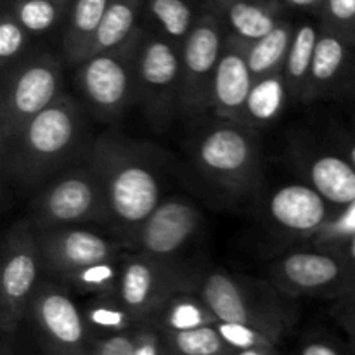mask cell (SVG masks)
I'll return each mask as SVG.
<instances>
[{
  "instance_id": "obj_1",
  "label": "cell",
  "mask_w": 355,
  "mask_h": 355,
  "mask_svg": "<svg viewBox=\"0 0 355 355\" xmlns=\"http://www.w3.org/2000/svg\"><path fill=\"white\" fill-rule=\"evenodd\" d=\"M89 123L78 101L62 94L0 149L3 175L23 187L40 186L89 151Z\"/></svg>"
},
{
  "instance_id": "obj_2",
  "label": "cell",
  "mask_w": 355,
  "mask_h": 355,
  "mask_svg": "<svg viewBox=\"0 0 355 355\" xmlns=\"http://www.w3.org/2000/svg\"><path fill=\"white\" fill-rule=\"evenodd\" d=\"M85 159L103 187L107 225L130 243L146 218L162 203L156 168L146 153L116 135L94 139Z\"/></svg>"
},
{
  "instance_id": "obj_3",
  "label": "cell",
  "mask_w": 355,
  "mask_h": 355,
  "mask_svg": "<svg viewBox=\"0 0 355 355\" xmlns=\"http://www.w3.org/2000/svg\"><path fill=\"white\" fill-rule=\"evenodd\" d=\"M62 94V66L54 55H30L7 69L0 96V149Z\"/></svg>"
},
{
  "instance_id": "obj_4",
  "label": "cell",
  "mask_w": 355,
  "mask_h": 355,
  "mask_svg": "<svg viewBox=\"0 0 355 355\" xmlns=\"http://www.w3.org/2000/svg\"><path fill=\"white\" fill-rule=\"evenodd\" d=\"M141 31L123 45L87 58L76 66V87L101 120L120 118L137 101V51Z\"/></svg>"
},
{
  "instance_id": "obj_5",
  "label": "cell",
  "mask_w": 355,
  "mask_h": 355,
  "mask_svg": "<svg viewBox=\"0 0 355 355\" xmlns=\"http://www.w3.org/2000/svg\"><path fill=\"white\" fill-rule=\"evenodd\" d=\"M31 224L37 231L75 227L89 222L107 224L103 187L90 163L54 177L31 203Z\"/></svg>"
},
{
  "instance_id": "obj_6",
  "label": "cell",
  "mask_w": 355,
  "mask_h": 355,
  "mask_svg": "<svg viewBox=\"0 0 355 355\" xmlns=\"http://www.w3.org/2000/svg\"><path fill=\"white\" fill-rule=\"evenodd\" d=\"M44 270L37 231L30 218L9 229L3 241L0 270V331L2 338H14L21 321L31 307L42 284Z\"/></svg>"
},
{
  "instance_id": "obj_7",
  "label": "cell",
  "mask_w": 355,
  "mask_h": 355,
  "mask_svg": "<svg viewBox=\"0 0 355 355\" xmlns=\"http://www.w3.org/2000/svg\"><path fill=\"white\" fill-rule=\"evenodd\" d=\"M194 158L208 179L234 194L248 193L259 184V148L245 125L222 120L208 127L198 137Z\"/></svg>"
},
{
  "instance_id": "obj_8",
  "label": "cell",
  "mask_w": 355,
  "mask_h": 355,
  "mask_svg": "<svg viewBox=\"0 0 355 355\" xmlns=\"http://www.w3.org/2000/svg\"><path fill=\"white\" fill-rule=\"evenodd\" d=\"M180 51L166 38H141L137 51V101L149 123L165 128L179 111Z\"/></svg>"
},
{
  "instance_id": "obj_9",
  "label": "cell",
  "mask_w": 355,
  "mask_h": 355,
  "mask_svg": "<svg viewBox=\"0 0 355 355\" xmlns=\"http://www.w3.org/2000/svg\"><path fill=\"white\" fill-rule=\"evenodd\" d=\"M189 277L173 262H163L137 252L120 255L116 297L139 322L153 321L173 295L189 291Z\"/></svg>"
},
{
  "instance_id": "obj_10",
  "label": "cell",
  "mask_w": 355,
  "mask_h": 355,
  "mask_svg": "<svg viewBox=\"0 0 355 355\" xmlns=\"http://www.w3.org/2000/svg\"><path fill=\"white\" fill-rule=\"evenodd\" d=\"M35 329L47 355H89L96 342L87 326L83 309L64 288L42 281L31 302Z\"/></svg>"
},
{
  "instance_id": "obj_11",
  "label": "cell",
  "mask_w": 355,
  "mask_h": 355,
  "mask_svg": "<svg viewBox=\"0 0 355 355\" xmlns=\"http://www.w3.org/2000/svg\"><path fill=\"white\" fill-rule=\"evenodd\" d=\"M272 279L288 295L355 293V269L331 248L286 253L274 263Z\"/></svg>"
},
{
  "instance_id": "obj_12",
  "label": "cell",
  "mask_w": 355,
  "mask_h": 355,
  "mask_svg": "<svg viewBox=\"0 0 355 355\" xmlns=\"http://www.w3.org/2000/svg\"><path fill=\"white\" fill-rule=\"evenodd\" d=\"M224 47L225 40H222L217 19L201 17L180 49L182 76L179 111L184 114L196 116L211 110V89Z\"/></svg>"
},
{
  "instance_id": "obj_13",
  "label": "cell",
  "mask_w": 355,
  "mask_h": 355,
  "mask_svg": "<svg viewBox=\"0 0 355 355\" xmlns=\"http://www.w3.org/2000/svg\"><path fill=\"white\" fill-rule=\"evenodd\" d=\"M196 293L217 318V322L253 326L279 343L284 333L283 315L270 305L260 304L238 277L225 270L208 272L198 284Z\"/></svg>"
},
{
  "instance_id": "obj_14",
  "label": "cell",
  "mask_w": 355,
  "mask_h": 355,
  "mask_svg": "<svg viewBox=\"0 0 355 355\" xmlns=\"http://www.w3.org/2000/svg\"><path fill=\"white\" fill-rule=\"evenodd\" d=\"M37 241L44 270L61 281L87 266L118 259L121 248V243L80 225L37 231Z\"/></svg>"
},
{
  "instance_id": "obj_15",
  "label": "cell",
  "mask_w": 355,
  "mask_h": 355,
  "mask_svg": "<svg viewBox=\"0 0 355 355\" xmlns=\"http://www.w3.org/2000/svg\"><path fill=\"white\" fill-rule=\"evenodd\" d=\"M201 220L196 205L184 198H166L146 218L128 245L146 257L172 262L173 257L196 236Z\"/></svg>"
},
{
  "instance_id": "obj_16",
  "label": "cell",
  "mask_w": 355,
  "mask_h": 355,
  "mask_svg": "<svg viewBox=\"0 0 355 355\" xmlns=\"http://www.w3.org/2000/svg\"><path fill=\"white\" fill-rule=\"evenodd\" d=\"M335 214L336 208L307 182L277 187L267 201L270 222L291 238L312 239Z\"/></svg>"
},
{
  "instance_id": "obj_17",
  "label": "cell",
  "mask_w": 355,
  "mask_h": 355,
  "mask_svg": "<svg viewBox=\"0 0 355 355\" xmlns=\"http://www.w3.org/2000/svg\"><path fill=\"white\" fill-rule=\"evenodd\" d=\"M255 78L248 66L245 42L238 37L225 40L211 89V110L220 120L243 125L246 101Z\"/></svg>"
},
{
  "instance_id": "obj_18",
  "label": "cell",
  "mask_w": 355,
  "mask_h": 355,
  "mask_svg": "<svg viewBox=\"0 0 355 355\" xmlns=\"http://www.w3.org/2000/svg\"><path fill=\"white\" fill-rule=\"evenodd\" d=\"M354 59V45L322 28L302 103H314L331 94H343Z\"/></svg>"
},
{
  "instance_id": "obj_19",
  "label": "cell",
  "mask_w": 355,
  "mask_h": 355,
  "mask_svg": "<svg viewBox=\"0 0 355 355\" xmlns=\"http://www.w3.org/2000/svg\"><path fill=\"white\" fill-rule=\"evenodd\" d=\"M307 184L333 208L342 210L355 203V168L343 155L319 153L304 162Z\"/></svg>"
},
{
  "instance_id": "obj_20",
  "label": "cell",
  "mask_w": 355,
  "mask_h": 355,
  "mask_svg": "<svg viewBox=\"0 0 355 355\" xmlns=\"http://www.w3.org/2000/svg\"><path fill=\"white\" fill-rule=\"evenodd\" d=\"M107 6L110 0H76L62 40V55L69 66L76 68L87 58Z\"/></svg>"
},
{
  "instance_id": "obj_21",
  "label": "cell",
  "mask_w": 355,
  "mask_h": 355,
  "mask_svg": "<svg viewBox=\"0 0 355 355\" xmlns=\"http://www.w3.org/2000/svg\"><path fill=\"white\" fill-rule=\"evenodd\" d=\"M288 101L290 94L283 73L255 80L243 113V125L250 130L269 127L283 114Z\"/></svg>"
},
{
  "instance_id": "obj_22",
  "label": "cell",
  "mask_w": 355,
  "mask_h": 355,
  "mask_svg": "<svg viewBox=\"0 0 355 355\" xmlns=\"http://www.w3.org/2000/svg\"><path fill=\"white\" fill-rule=\"evenodd\" d=\"M153 321L159 326L165 335L193 331V329L217 324V318L205 305L200 295H193L189 291H180L173 295Z\"/></svg>"
},
{
  "instance_id": "obj_23",
  "label": "cell",
  "mask_w": 355,
  "mask_h": 355,
  "mask_svg": "<svg viewBox=\"0 0 355 355\" xmlns=\"http://www.w3.org/2000/svg\"><path fill=\"white\" fill-rule=\"evenodd\" d=\"M141 6L142 0H110L106 16L97 30L87 58L116 49L130 40L139 31L135 23H137Z\"/></svg>"
},
{
  "instance_id": "obj_24",
  "label": "cell",
  "mask_w": 355,
  "mask_h": 355,
  "mask_svg": "<svg viewBox=\"0 0 355 355\" xmlns=\"http://www.w3.org/2000/svg\"><path fill=\"white\" fill-rule=\"evenodd\" d=\"M295 30L288 23H279L276 30L255 42H245L246 59L255 80L283 73Z\"/></svg>"
},
{
  "instance_id": "obj_25",
  "label": "cell",
  "mask_w": 355,
  "mask_h": 355,
  "mask_svg": "<svg viewBox=\"0 0 355 355\" xmlns=\"http://www.w3.org/2000/svg\"><path fill=\"white\" fill-rule=\"evenodd\" d=\"M319 37H321V31H318V28L312 24H302L298 30H295L293 42H291L286 64L283 69L290 101L293 103H302Z\"/></svg>"
},
{
  "instance_id": "obj_26",
  "label": "cell",
  "mask_w": 355,
  "mask_h": 355,
  "mask_svg": "<svg viewBox=\"0 0 355 355\" xmlns=\"http://www.w3.org/2000/svg\"><path fill=\"white\" fill-rule=\"evenodd\" d=\"M87 326L92 333L94 340L106 338V336L128 333L137 326V319L127 311L123 304L113 297H94L83 307Z\"/></svg>"
},
{
  "instance_id": "obj_27",
  "label": "cell",
  "mask_w": 355,
  "mask_h": 355,
  "mask_svg": "<svg viewBox=\"0 0 355 355\" xmlns=\"http://www.w3.org/2000/svg\"><path fill=\"white\" fill-rule=\"evenodd\" d=\"M227 19L234 37L245 42L260 40L279 26V21L267 7L245 0H229Z\"/></svg>"
},
{
  "instance_id": "obj_28",
  "label": "cell",
  "mask_w": 355,
  "mask_h": 355,
  "mask_svg": "<svg viewBox=\"0 0 355 355\" xmlns=\"http://www.w3.org/2000/svg\"><path fill=\"white\" fill-rule=\"evenodd\" d=\"M148 9L165 33L166 40L182 49L193 31V10L184 0H149Z\"/></svg>"
},
{
  "instance_id": "obj_29",
  "label": "cell",
  "mask_w": 355,
  "mask_h": 355,
  "mask_svg": "<svg viewBox=\"0 0 355 355\" xmlns=\"http://www.w3.org/2000/svg\"><path fill=\"white\" fill-rule=\"evenodd\" d=\"M75 291L90 297H113L118 291L120 283V257L106 262L92 263L83 269L76 270L75 274L64 281Z\"/></svg>"
},
{
  "instance_id": "obj_30",
  "label": "cell",
  "mask_w": 355,
  "mask_h": 355,
  "mask_svg": "<svg viewBox=\"0 0 355 355\" xmlns=\"http://www.w3.org/2000/svg\"><path fill=\"white\" fill-rule=\"evenodd\" d=\"M173 355H232L234 350L229 349L214 326L193 329V331L173 333L166 335Z\"/></svg>"
},
{
  "instance_id": "obj_31",
  "label": "cell",
  "mask_w": 355,
  "mask_h": 355,
  "mask_svg": "<svg viewBox=\"0 0 355 355\" xmlns=\"http://www.w3.org/2000/svg\"><path fill=\"white\" fill-rule=\"evenodd\" d=\"M61 9L58 0H21L12 16L28 33H44L58 23Z\"/></svg>"
},
{
  "instance_id": "obj_32",
  "label": "cell",
  "mask_w": 355,
  "mask_h": 355,
  "mask_svg": "<svg viewBox=\"0 0 355 355\" xmlns=\"http://www.w3.org/2000/svg\"><path fill=\"white\" fill-rule=\"evenodd\" d=\"M215 329L234 352L253 349H277V342L262 329L236 322H217Z\"/></svg>"
},
{
  "instance_id": "obj_33",
  "label": "cell",
  "mask_w": 355,
  "mask_h": 355,
  "mask_svg": "<svg viewBox=\"0 0 355 355\" xmlns=\"http://www.w3.org/2000/svg\"><path fill=\"white\" fill-rule=\"evenodd\" d=\"M355 238V203L336 210L331 220L311 239L315 248H336Z\"/></svg>"
},
{
  "instance_id": "obj_34",
  "label": "cell",
  "mask_w": 355,
  "mask_h": 355,
  "mask_svg": "<svg viewBox=\"0 0 355 355\" xmlns=\"http://www.w3.org/2000/svg\"><path fill=\"white\" fill-rule=\"evenodd\" d=\"M28 45V31L21 26L14 16L6 14L0 23V62L3 71L12 68L21 61L24 49Z\"/></svg>"
},
{
  "instance_id": "obj_35",
  "label": "cell",
  "mask_w": 355,
  "mask_h": 355,
  "mask_svg": "<svg viewBox=\"0 0 355 355\" xmlns=\"http://www.w3.org/2000/svg\"><path fill=\"white\" fill-rule=\"evenodd\" d=\"M324 30L333 31L355 47V0H326Z\"/></svg>"
},
{
  "instance_id": "obj_36",
  "label": "cell",
  "mask_w": 355,
  "mask_h": 355,
  "mask_svg": "<svg viewBox=\"0 0 355 355\" xmlns=\"http://www.w3.org/2000/svg\"><path fill=\"white\" fill-rule=\"evenodd\" d=\"M132 355H173L168 338L155 321H141L134 328Z\"/></svg>"
},
{
  "instance_id": "obj_37",
  "label": "cell",
  "mask_w": 355,
  "mask_h": 355,
  "mask_svg": "<svg viewBox=\"0 0 355 355\" xmlns=\"http://www.w3.org/2000/svg\"><path fill=\"white\" fill-rule=\"evenodd\" d=\"M132 331L96 340L90 347L89 355H132L134 352V333Z\"/></svg>"
},
{
  "instance_id": "obj_38",
  "label": "cell",
  "mask_w": 355,
  "mask_h": 355,
  "mask_svg": "<svg viewBox=\"0 0 355 355\" xmlns=\"http://www.w3.org/2000/svg\"><path fill=\"white\" fill-rule=\"evenodd\" d=\"M333 318L349 333V336H355V293L340 297L338 304L333 309Z\"/></svg>"
},
{
  "instance_id": "obj_39",
  "label": "cell",
  "mask_w": 355,
  "mask_h": 355,
  "mask_svg": "<svg viewBox=\"0 0 355 355\" xmlns=\"http://www.w3.org/2000/svg\"><path fill=\"white\" fill-rule=\"evenodd\" d=\"M298 355H350L342 352L336 345L328 342H322V340H312V342L304 343L298 350Z\"/></svg>"
},
{
  "instance_id": "obj_40",
  "label": "cell",
  "mask_w": 355,
  "mask_h": 355,
  "mask_svg": "<svg viewBox=\"0 0 355 355\" xmlns=\"http://www.w3.org/2000/svg\"><path fill=\"white\" fill-rule=\"evenodd\" d=\"M331 250H336V252H338L340 255H342L343 259H345L347 262H349L355 269V238L349 239V241H345L343 245L336 246V248H331Z\"/></svg>"
},
{
  "instance_id": "obj_41",
  "label": "cell",
  "mask_w": 355,
  "mask_h": 355,
  "mask_svg": "<svg viewBox=\"0 0 355 355\" xmlns=\"http://www.w3.org/2000/svg\"><path fill=\"white\" fill-rule=\"evenodd\" d=\"M343 96L352 97V99L355 101V59H354V64H352V71H350L349 80H347L345 90H343Z\"/></svg>"
},
{
  "instance_id": "obj_42",
  "label": "cell",
  "mask_w": 355,
  "mask_h": 355,
  "mask_svg": "<svg viewBox=\"0 0 355 355\" xmlns=\"http://www.w3.org/2000/svg\"><path fill=\"white\" fill-rule=\"evenodd\" d=\"M277 349H253L243 350V352H234L232 355H277Z\"/></svg>"
},
{
  "instance_id": "obj_43",
  "label": "cell",
  "mask_w": 355,
  "mask_h": 355,
  "mask_svg": "<svg viewBox=\"0 0 355 355\" xmlns=\"http://www.w3.org/2000/svg\"><path fill=\"white\" fill-rule=\"evenodd\" d=\"M343 156H345V158L349 159L350 163H352V166L355 168V134L349 139V144H347L345 155H343Z\"/></svg>"
},
{
  "instance_id": "obj_44",
  "label": "cell",
  "mask_w": 355,
  "mask_h": 355,
  "mask_svg": "<svg viewBox=\"0 0 355 355\" xmlns=\"http://www.w3.org/2000/svg\"><path fill=\"white\" fill-rule=\"evenodd\" d=\"M2 355H17L14 349V338H2Z\"/></svg>"
},
{
  "instance_id": "obj_45",
  "label": "cell",
  "mask_w": 355,
  "mask_h": 355,
  "mask_svg": "<svg viewBox=\"0 0 355 355\" xmlns=\"http://www.w3.org/2000/svg\"><path fill=\"white\" fill-rule=\"evenodd\" d=\"M290 6L293 7H298V9H305V7H312L315 6V3H319L321 0H286Z\"/></svg>"
},
{
  "instance_id": "obj_46",
  "label": "cell",
  "mask_w": 355,
  "mask_h": 355,
  "mask_svg": "<svg viewBox=\"0 0 355 355\" xmlns=\"http://www.w3.org/2000/svg\"><path fill=\"white\" fill-rule=\"evenodd\" d=\"M349 354L355 355V336H350V345H349Z\"/></svg>"
},
{
  "instance_id": "obj_47",
  "label": "cell",
  "mask_w": 355,
  "mask_h": 355,
  "mask_svg": "<svg viewBox=\"0 0 355 355\" xmlns=\"http://www.w3.org/2000/svg\"><path fill=\"white\" fill-rule=\"evenodd\" d=\"M277 355H281V354H277Z\"/></svg>"
}]
</instances>
